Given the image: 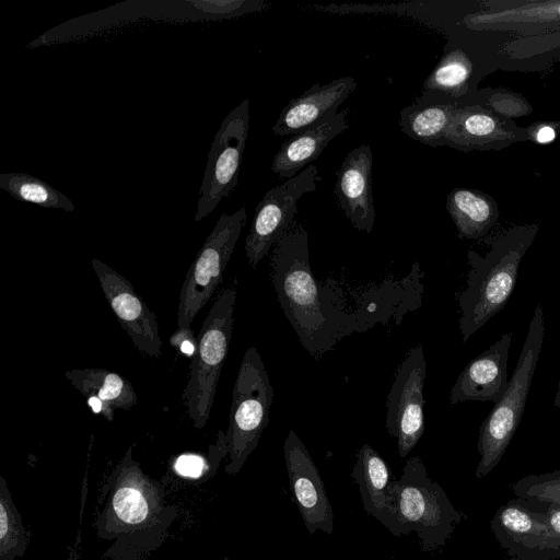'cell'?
Masks as SVG:
<instances>
[{"label": "cell", "mask_w": 560, "mask_h": 560, "mask_svg": "<svg viewBox=\"0 0 560 560\" xmlns=\"http://www.w3.org/2000/svg\"><path fill=\"white\" fill-rule=\"evenodd\" d=\"M228 455V438L225 432L219 431L217 443L210 446V457L205 458L198 454H182L172 464L175 475L185 480H199L203 476L211 477L217 471L220 462Z\"/></svg>", "instance_id": "28"}, {"label": "cell", "mask_w": 560, "mask_h": 560, "mask_svg": "<svg viewBox=\"0 0 560 560\" xmlns=\"http://www.w3.org/2000/svg\"><path fill=\"white\" fill-rule=\"evenodd\" d=\"M235 302V288L223 290L203 319L196 339L189 378L183 394L187 413L196 429H202L210 418L232 338Z\"/></svg>", "instance_id": "6"}, {"label": "cell", "mask_w": 560, "mask_h": 560, "mask_svg": "<svg viewBox=\"0 0 560 560\" xmlns=\"http://www.w3.org/2000/svg\"><path fill=\"white\" fill-rule=\"evenodd\" d=\"M70 383L85 396L88 404L96 413L108 421L114 420L115 409H131L137 402V394L131 383L104 369H72L65 372Z\"/></svg>", "instance_id": "20"}, {"label": "cell", "mask_w": 560, "mask_h": 560, "mask_svg": "<svg viewBox=\"0 0 560 560\" xmlns=\"http://www.w3.org/2000/svg\"><path fill=\"white\" fill-rule=\"evenodd\" d=\"M27 533L5 479L0 476V560H16L27 549Z\"/></svg>", "instance_id": "25"}, {"label": "cell", "mask_w": 560, "mask_h": 560, "mask_svg": "<svg viewBox=\"0 0 560 560\" xmlns=\"http://www.w3.org/2000/svg\"><path fill=\"white\" fill-rule=\"evenodd\" d=\"M349 128L346 110L329 115L287 139L276 153L271 170L280 178L290 179L312 161L316 160L328 143Z\"/></svg>", "instance_id": "19"}, {"label": "cell", "mask_w": 560, "mask_h": 560, "mask_svg": "<svg viewBox=\"0 0 560 560\" xmlns=\"http://www.w3.org/2000/svg\"><path fill=\"white\" fill-rule=\"evenodd\" d=\"M527 138V131L479 106L454 107L443 144L457 150H488Z\"/></svg>", "instance_id": "16"}, {"label": "cell", "mask_w": 560, "mask_h": 560, "mask_svg": "<svg viewBox=\"0 0 560 560\" xmlns=\"http://www.w3.org/2000/svg\"><path fill=\"white\" fill-rule=\"evenodd\" d=\"M559 130L560 126L557 122H539L526 129L528 139L539 144L552 142Z\"/></svg>", "instance_id": "30"}, {"label": "cell", "mask_w": 560, "mask_h": 560, "mask_svg": "<svg viewBox=\"0 0 560 560\" xmlns=\"http://www.w3.org/2000/svg\"><path fill=\"white\" fill-rule=\"evenodd\" d=\"M553 407L560 408V381H559L557 393L555 396Z\"/></svg>", "instance_id": "32"}, {"label": "cell", "mask_w": 560, "mask_h": 560, "mask_svg": "<svg viewBox=\"0 0 560 560\" xmlns=\"http://www.w3.org/2000/svg\"><path fill=\"white\" fill-rule=\"evenodd\" d=\"M355 86L357 82L352 77L312 85L284 106L272 127L273 133L281 137L294 136L337 113Z\"/></svg>", "instance_id": "18"}, {"label": "cell", "mask_w": 560, "mask_h": 560, "mask_svg": "<svg viewBox=\"0 0 560 560\" xmlns=\"http://www.w3.org/2000/svg\"><path fill=\"white\" fill-rule=\"evenodd\" d=\"M249 131V101L245 98L222 120L210 147L199 189L195 221L209 215L238 183Z\"/></svg>", "instance_id": "9"}, {"label": "cell", "mask_w": 560, "mask_h": 560, "mask_svg": "<svg viewBox=\"0 0 560 560\" xmlns=\"http://www.w3.org/2000/svg\"><path fill=\"white\" fill-rule=\"evenodd\" d=\"M446 209L458 235L465 238L483 236L498 219V208L486 194L466 188L453 189L446 199Z\"/></svg>", "instance_id": "23"}, {"label": "cell", "mask_w": 560, "mask_h": 560, "mask_svg": "<svg viewBox=\"0 0 560 560\" xmlns=\"http://www.w3.org/2000/svg\"><path fill=\"white\" fill-rule=\"evenodd\" d=\"M535 230L516 229L494 241L486 256L469 250L466 289L458 296L463 341L501 311L514 291L520 262Z\"/></svg>", "instance_id": "3"}, {"label": "cell", "mask_w": 560, "mask_h": 560, "mask_svg": "<svg viewBox=\"0 0 560 560\" xmlns=\"http://www.w3.org/2000/svg\"><path fill=\"white\" fill-rule=\"evenodd\" d=\"M512 490L526 503L560 505V470L524 477L512 485Z\"/></svg>", "instance_id": "29"}, {"label": "cell", "mask_w": 560, "mask_h": 560, "mask_svg": "<svg viewBox=\"0 0 560 560\" xmlns=\"http://www.w3.org/2000/svg\"><path fill=\"white\" fill-rule=\"evenodd\" d=\"M476 31H529L560 26V0L517 2L515 7L464 16Z\"/></svg>", "instance_id": "22"}, {"label": "cell", "mask_w": 560, "mask_h": 560, "mask_svg": "<svg viewBox=\"0 0 560 560\" xmlns=\"http://www.w3.org/2000/svg\"><path fill=\"white\" fill-rule=\"evenodd\" d=\"M318 170L310 165L300 174L269 189L255 209L245 238V252L252 267L268 254L277 240L290 228L299 199L317 188Z\"/></svg>", "instance_id": "11"}, {"label": "cell", "mask_w": 560, "mask_h": 560, "mask_svg": "<svg viewBox=\"0 0 560 560\" xmlns=\"http://www.w3.org/2000/svg\"><path fill=\"white\" fill-rule=\"evenodd\" d=\"M0 188L16 200L34 203L45 209H60L67 212L75 209L72 200L65 194L30 174L1 173Z\"/></svg>", "instance_id": "24"}, {"label": "cell", "mask_w": 560, "mask_h": 560, "mask_svg": "<svg viewBox=\"0 0 560 560\" xmlns=\"http://www.w3.org/2000/svg\"><path fill=\"white\" fill-rule=\"evenodd\" d=\"M247 219L245 207L222 213L192 260L179 292L178 330H188L199 311L209 302L233 254Z\"/></svg>", "instance_id": "8"}, {"label": "cell", "mask_w": 560, "mask_h": 560, "mask_svg": "<svg viewBox=\"0 0 560 560\" xmlns=\"http://www.w3.org/2000/svg\"><path fill=\"white\" fill-rule=\"evenodd\" d=\"M544 336V311L542 305L538 304L508 388L480 427L478 438L480 459L475 472L479 479L489 475L499 464L518 428L542 348Z\"/></svg>", "instance_id": "5"}, {"label": "cell", "mask_w": 560, "mask_h": 560, "mask_svg": "<svg viewBox=\"0 0 560 560\" xmlns=\"http://www.w3.org/2000/svg\"><path fill=\"white\" fill-rule=\"evenodd\" d=\"M272 279L280 306L302 345L312 355H322L343 336L326 314L311 265L307 231L289 228L275 243Z\"/></svg>", "instance_id": "2"}, {"label": "cell", "mask_w": 560, "mask_h": 560, "mask_svg": "<svg viewBox=\"0 0 560 560\" xmlns=\"http://www.w3.org/2000/svg\"><path fill=\"white\" fill-rule=\"evenodd\" d=\"M471 72L472 65L468 56L460 49H454L440 60L423 88L452 96H460L467 91Z\"/></svg>", "instance_id": "27"}, {"label": "cell", "mask_w": 560, "mask_h": 560, "mask_svg": "<svg viewBox=\"0 0 560 560\" xmlns=\"http://www.w3.org/2000/svg\"><path fill=\"white\" fill-rule=\"evenodd\" d=\"M512 332H505L489 349L472 359L458 375L450 393L452 405L463 401H493L503 397L508 385V360Z\"/></svg>", "instance_id": "15"}, {"label": "cell", "mask_w": 560, "mask_h": 560, "mask_svg": "<svg viewBox=\"0 0 560 560\" xmlns=\"http://www.w3.org/2000/svg\"><path fill=\"white\" fill-rule=\"evenodd\" d=\"M490 528L510 557L524 560L560 559V536L547 524L542 513L516 499L498 508Z\"/></svg>", "instance_id": "12"}, {"label": "cell", "mask_w": 560, "mask_h": 560, "mask_svg": "<svg viewBox=\"0 0 560 560\" xmlns=\"http://www.w3.org/2000/svg\"><path fill=\"white\" fill-rule=\"evenodd\" d=\"M93 270L108 305L136 349L143 355L160 358L162 340L155 314L122 275L97 258Z\"/></svg>", "instance_id": "13"}, {"label": "cell", "mask_w": 560, "mask_h": 560, "mask_svg": "<svg viewBox=\"0 0 560 560\" xmlns=\"http://www.w3.org/2000/svg\"><path fill=\"white\" fill-rule=\"evenodd\" d=\"M340 208L353 228L371 233L375 221L372 192V150L362 144L343 160L335 185Z\"/></svg>", "instance_id": "17"}, {"label": "cell", "mask_w": 560, "mask_h": 560, "mask_svg": "<svg viewBox=\"0 0 560 560\" xmlns=\"http://www.w3.org/2000/svg\"><path fill=\"white\" fill-rule=\"evenodd\" d=\"M129 446L101 488L93 526L110 542L108 560H145L166 539L177 515L162 482L145 475Z\"/></svg>", "instance_id": "1"}, {"label": "cell", "mask_w": 560, "mask_h": 560, "mask_svg": "<svg viewBox=\"0 0 560 560\" xmlns=\"http://www.w3.org/2000/svg\"><path fill=\"white\" fill-rule=\"evenodd\" d=\"M453 109V105H430L412 110L406 108L404 132L420 142L441 145Z\"/></svg>", "instance_id": "26"}, {"label": "cell", "mask_w": 560, "mask_h": 560, "mask_svg": "<svg viewBox=\"0 0 560 560\" xmlns=\"http://www.w3.org/2000/svg\"><path fill=\"white\" fill-rule=\"evenodd\" d=\"M503 560H524V559H520L517 557H510L509 559H503Z\"/></svg>", "instance_id": "33"}, {"label": "cell", "mask_w": 560, "mask_h": 560, "mask_svg": "<svg viewBox=\"0 0 560 560\" xmlns=\"http://www.w3.org/2000/svg\"><path fill=\"white\" fill-rule=\"evenodd\" d=\"M396 537L416 533L421 550L434 552L445 546L466 516L454 508L443 488L433 481L419 456L409 458L389 489Z\"/></svg>", "instance_id": "4"}, {"label": "cell", "mask_w": 560, "mask_h": 560, "mask_svg": "<svg viewBox=\"0 0 560 560\" xmlns=\"http://www.w3.org/2000/svg\"><path fill=\"white\" fill-rule=\"evenodd\" d=\"M290 488L307 532L334 533V513L319 470L304 443L289 431L283 443Z\"/></svg>", "instance_id": "14"}, {"label": "cell", "mask_w": 560, "mask_h": 560, "mask_svg": "<svg viewBox=\"0 0 560 560\" xmlns=\"http://www.w3.org/2000/svg\"><path fill=\"white\" fill-rule=\"evenodd\" d=\"M528 505H530V504H528ZM540 505H544L545 508L544 509H539V508L534 506V505H530V506H534V508L538 509L542 513V515H544L547 524L549 525V527L557 535L560 536V505L555 504V503L540 504Z\"/></svg>", "instance_id": "31"}, {"label": "cell", "mask_w": 560, "mask_h": 560, "mask_svg": "<svg viewBox=\"0 0 560 560\" xmlns=\"http://www.w3.org/2000/svg\"><path fill=\"white\" fill-rule=\"evenodd\" d=\"M273 388L261 357L252 346L242 359L232 390L228 438L229 463L224 470L236 475L256 448L269 422Z\"/></svg>", "instance_id": "7"}, {"label": "cell", "mask_w": 560, "mask_h": 560, "mask_svg": "<svg viewBox=\"0 0 560 560\" xmlns=\"http://www.w3.org/2000/svg\"><path fill=\"white\" fill-rule=\"evenodd\" d=\"M351 476L358 485L363 510L392 533L389 489L393 480L389 466L372 446L363 444L357 453Z\"/></svg>", "instance_id": "21"}, {"label": "cell", "mask_w": 560, "mask_h": 560, "mask_svg": "<svg viewBox=\"0 0 560 560\" xmlns=\"http://www.w3.org/2000/svg\"><path fill=\"white\" fill-rule=\"evenodd\" d=\"M427 363L422 346L412 348L397 369L387 396L386 428L406 457L424 432L423 385Z\"/></svg>", "instance_id": "10"}]
</instances>
